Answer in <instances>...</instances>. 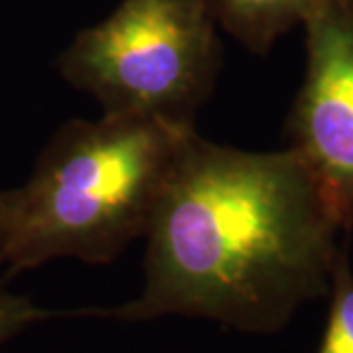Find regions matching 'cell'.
I'll use <instances>...</instances> for the list:
<instances>
[{
    "label": "cell",
    "mask_w": 353,
    "mask_h": 353,
    "mask_svg": "<svg viewBox=\"0 0 353 353\" xmlns=\"http://www.w3.org/2000/svg\"><path fill=\"white\" fill-rule=\"evenodd\" d=\"M341 232L292 148L241 152L185 136L145 232L143 287L77 316L150 322L204 318L243 334H275L330 294Z\"/></svg>",
    "instance_id": "cell-1"
},
{
    "label": "cell",
    "mask_w": 353,
    "mask_h": 353,
    "mask_svg": "<svg viewBox=\"0 0 353 353\" xmlns=\"http://www.w3.org/2000/svg\"><path fill=\"white\" fill-rule=\"evenodd\" d=\"M190 130L120 114L63 124L14 189L0 267L14 275L63 257H120L145 236Z\"/></svg>",
    "instance_id": "cell-2"
},
{
    "label": "cell",
    "mask_w": 353,
    "mask_h": 353,
    "mask_svg": "<svg viewBox=\"0 0 353 353\" xmlns=\"http://www.w3.org/2000/svg\"><path fill=\"white\" fill-rule=\"evenodd\" d=\"M216 26L206 0H122L77 34L57 71L104 114L194 128L222 63Z\"/></svg>",
    "instance_id": "cell-3"
},
{
    "label": "cell",
    "mask_w": 353,
    "mask_h": 353,
    "mask_svg": "<svg viewBox=\"0 0 353 353\" xmlns=\"http://www.w3.org/2000/svg\"><path fill=\"white\" fill-rule=\"evenodd\" d=\"M306 71L287 120L289 148L353 230V0H324L304 22Z\"/></svg>",
    "instance_id": "cell-4"
},
{
    "label": "cell",
    "mask_w": 353,
    "mask_h": 353,
    "mask_svg": "<svg viewBox=\"0 0 353 353\" xmlns=\"http://www.w3.org/2000/svg\"><path fill=\"white\" fill-rule=\"evenodd\" d=\"M324 0H206L216 24L255 55L303 26Z\"/></svg>",
    "instance_id": "cell-5"
},
{
    "label": "cell",
    "mask_w": 353,
    "mask_h": 353,
    "mask_svg": "<svg viewBox=\"0 0 353 353\" xmlns=\"http://www.w3.org/2000/svg\"><path fill=\"white\" fill-rule=\"evenodd\" d=\"M316 353H353V271L345 250L334 267L328 324Z\"/></svg>",
    "instance_id": "cell-6"
},
{
    "label": "cell",
    "mask_w": 353,
    "mask_h": 353,
    "mask_svg": "<svg viewBox=\"0 0 353 353\" xmlns=\"http://www.w3.org/2000/svg\"><path fill=\"white\" fill-rule=\"evenodd\" d=\"M57 316H77V310L55 312L41 308L22 294H14L8 289L0 287V345L12 340L34 324L46 322Z\"/></svg>",
    "instance_id": "cell-7"
},
{
    "label": "cell",
    "mask_w": 353,
    "mask_h": 353,
    "mask_svg": "<svg viewBox=\"0 0 353 353\" xmlns=\"http://www.w3.org/2000/svg\"><path fill=\"white\" fill-rule=\"evenodd\" d=\"M14 202V189L0 190V238L6 230L8 218H10V210H12Z\"/></svg>",
    "instance_id": "cell-8"
}]
</instances>
